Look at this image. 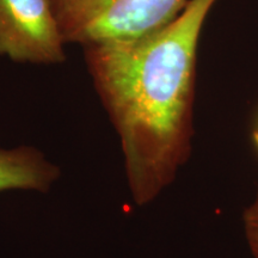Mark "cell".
I'll return each mask as SVG.
<instances>
[{
    "mask_svg": "<svg viewBox=\"0 0 258 258\" xmlns=\"http://www.w3.org/2000/svg\"><path fill=\"white\" fill-rule=\"evenodd\" d=\"M217 0H190L175 21L133 41L84 48L93 86L120 138L133 202L175 182L192 151L200 36Z\"/></svg>",
    "mask_w": 258,
    "mask_h": 258,
    "instance_id": "6da1fadb",
    "label": "cell"
},
{
    "mask_svg": "<svg viewBox=\"0 0 258 258\" xmlns=\"http://www.w3.org/2000/svg\"><path fill=\"white\" fill-rule=\"evenodd\" d=\"M190 0H53L61 34L83 48L133 41L160 30Z\"/></svg>",
    "mask_w": 258,
    "mask_h": 258,
    "instance_id": "7a4b0ae2",
    "label": "cell"
},
{
    "mask_svg": "<svg viewBox=\"0 0 258 258\" xmlns=\"http://www.w3.org/2000/svg\"><path fill=\"white\" fill-rule=\"evenodd\" d=\"M64 46L53 0H0V56L56 64L66 60Z\"/></svg>",
    "mask_w": 258,
    "mask_h": 258,
    "instance_id": "3957f363",
    "label": "cell"
},
{
    "mask_svg": "<svg viewBox=\"0 0 258 258\" xmlns=\"http://www.w3.org/2000/svg\"><path fill=\"white\" fill-rule=\"evenodd\" d=\"M60 176V167L36 147H0V194L16 190L47 194Z\"/></svg>",
    "mask_w": 258,
    "mask_h": 258,
    "instance_id": "277c9868",
    "label": "cell"
},
{
    "mask_svg": "<svg viewBox=\"0 0 258 258\" xmlns=\"http://www.w3.org/2000/svg\"><path fill=\"white\" fill-rule=\"evenodd\" d=\"M243 225L250 252L253 258H258V190L253 201L244 211Z\"/></svg>",
    "mask_w": 258,
    "mask_h": 258,
    "instance_id": "5b68a950",
    "label": "cell"
},
{
    "mask_svg": "<svg viewBox=\"0 0 258 258\" xmlns=\"http://www.w3.org/2000/svg\"><path fill=\"white\" fill-rule=\"evenodd\" d=\"M251 137H252L253 146H254V148H256V151L258 153V120L256 122V125H254L252 129V134H251Z\"/></svg>",
    "mask_w": 258,
    "mask_h": 258,
    "instance_id": "8992f818",
    "label": "cell"
}]
</instances>
